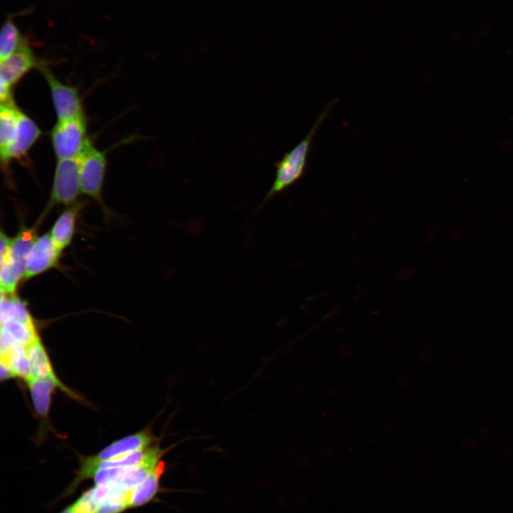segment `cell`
<instances>
[{
  "instance_id": "cell-1",
  "label": "cell",
  "mask_w": 513,
  "mask_h": 513,
  "mask_svg": "<svg viewBox=\"0 0 513 513\" xmlns=\"http://www.w3.org/2000/svg\"><path fill=\"white\" fill-rule=\"evenodd\" d=\"M337 99L335 98L326 105L304 138L290 151L284 153L274 164L276 167L274 180L262 200L260 207L267 203L276 195L292 186L304 176L312 142L319 128L328 117Z\"/></svg>"
},
{
  "instance_id": "cell-2",
  "label": "cell",
  "mask_w": 513,
  "mask_h": 513,
  "mask_svg": "<svg viewBox=\"0 0 513 513\" xmlns=\"http://www.w3.org/2000/svg\"><path fill=\"white\" fill-rule=\"evenodd\" d=\"M36 239V226L21 229L17 235L12 239L6 259L0 262L1 292L15 294L19 281L24 278L28 254Z\"/></svg>"
},
{
  "instance_id": "cell-3",
  "label": "cell",
  "mask_w": 513,
  "mask_h": 513,
  "mask_svg": "<svg viewBox=\"0 0 513 513\" xmlns=\"http://www.w3.org/2000/svg\"><path fill=\"white\" fill-rule=\"evenodd\" d=\"M85 115L57 120L52 128L51 139L58 160L78 158L89 139L86 135Z\"/></svg>"
},
{
  "instance_id": "cell-4",
  "label": "cell",
  "mask_w": 513,
  "mask_h": 513,
  "mask_svg": "<svg viewBox=\"0 0 513 513\" xmlns=\"http://www.w3.org/2000/svg\"><path fill=\"white\" fill-rule=\"evenodd\" d=\"M43 61L38 59L30 47L24 43L14 53L0 63V100L1 104L14 103L12 87L24 75Z\"/></svg>"
},
{
  "instance_id": "cell-5",
  "label": "cell",
  "mask_w": 513,
  "mask_h": 513,
  "mask_svg": "<svg viewBox=\"0 0 513 513\" xmlns=\"http://www.w3.org/2000/svg\"><path fill=\"white\" fill-rule=\"evenodd\" d=\"M80 187L82 193L102 204V188L106 167V155L89 140L78 157Z\"/></svg>"
},
{
  "instance_id": "cell-6",
  "label": "cell",
  "mask_w": 513,
  "mask_h": 513,
  "mask_svg": "<svg viewBox=\"0 0 513 513\" xmlns=\"http://www.w3.org/2000/svg\"><path fill=\"white\" fill-rule=\"evenodd\" d=\"M80 192L78 159L58 160L48 207L71 205L76 203Z\"/></svg>"
},
{
  "instance_id": "cell-7",
  "label": "cell",
  "mask_w": 513,
  "mask_h": 513,
  "mask_svg": "<svg viewBox=\"0 0 513 513\" xmlns=\"http://www.w3.org/2000/svg\"><path fill=\"white\" fill-rule=\"evenodd\" d=\"M38 68L50 89L57 120H63L84 115L77 88L64 84L56 78L44 62Z\"/></svg>"
},
{
  "instance_id": "cell-8",
  "label": "cell",
  "mask_w": 513,
  "mask_h": 513,
  "mask_svg": "<svg viewBox=\"0 0 513 513\" xmlns=\"http://www.w3.org/2000/svg\"><path fill=\"white\" fill-rule=\"evenodd\" d=\"M41 130L26 114L20 112L14 133L9 143L0 150L1 167L7 169L14 160L26 159L29 150L40 138Z\"/></svg>"
},
{
  "instance_id": "cell-9",
  "label": "cell",
  "mask_w": 513,
  "mask_h": 513,
  "mask_svg": "<svg viewBox=\"0 0 513 513\" xmlns=\"http://www.w3.org/2000/svg\"><path fill=\"white\" fill-rule=\"evenodd\" d=\"M61 254L51 234L45 233L37 237L28 254L23 279L28 280L56 267Z\"/></svg>"
},
{
  "instance_id": "cell-10",
  "label": "cell",
  "mask_w": 513,
  "mask_h": 513,
  "mask_svg": "<svg viewBox=\"0 0 513 513\" xmlns=\"http://www.w3.org/2000/svg\"><path fill=\"white\" fill-rule=\"evenodd\" d=\"M154 441V436L147 428L112 442L95 455L83 457L90 462L110 460L136 450L147 448Z\"/></svg>"
},
{
  "instance_id": "cell-11",
  "label": "cell",
  "mask_w": 513,
  "mask_h": 513,
  "mask_svg": "<svg viewBox=\"0 0 513 513\" xmlns=\"http://www.w3.org/2000/svg\"><path fill=\"white\" fill-rule=\"evenodd\" d=\"M33 375L40 379H51L58 383L62 390L70 396L76 394L66 387L56 375L46 351L41 343L39 336H36L26 346Z\"/></svg>"
},
{
  "instance_id": "cell-12",
  "label": "cell",
  "mask_w": 513,
  "mask_h": 513,
  "mask_svg": "<svg viewBox=\"0 0 513 513\" xmlns=\"http://www.w3.org/2000/svg\"><path fill=\"white\" fill-rule=\"evenodd\" d=\"M83 204L76 202L69 205L58 217L51 232V237L59 249L68 247L73 238L77 219Z\"/></svg>"
},
{
  "instance_id": "cell-13",
  "label": "cell",
  "mask_w": 513,
  "mask_h": 513,
  "mask_svg": "<svg viewBox=\"0 0 513 513\" xmlns=\"http://www.w3.org/2000/svg\"><path fill=\"white\" fill-rule=\"evenodd\" d=\"M35 324L12 320L1 324V354L16 345L27 346L38 336Z\"/></svg>"
},
{
  "instance_id": "cell-14",
  "label": "cell",
  "mask_w": 513,
  "mask_h": 513,
  "mask_svg": "<svg viewBox=\"0 0 513 513\" xmlns=\"http://www.w3.org/2000/svg\"><path fill=\"white\" fill-rule=\"evenodd\" d=\"M36 413L41 418L48 417L51 395L59 385L51 379H40L32 375L26 382Z\"/></svg>"
},
{
  "instance_id": "cell-15",
  "label": "cell",
  "mask_w": 513,
  "mask_h": 513,
  "mask_svg": "<svg viewBox=\"0 0 513 513\" xmlns=\"http://www.w3.org/2000/svg\"><path fill=\"white\" fill-rule=\"evenodd\" d=\"M165 470V463L160 460L155 470L138 487L129 492L128 507H137L150 502L157 494L160 480Z\"/></svg>"
},
{
  "instance_id": "cell-16",
  "label": "cell",
  "mask_w": 513,
  "mask_h": 513,
  "mask_svg": "<svg viewBox=\"0 0 513 513\" xmlns=\"http://www.w3.org/2000/svg\"><path fill=\"white\" fill-rule=\"evenodd\" d=\"M1 324L9 321L16 320L26 323H34L26 304L15 294H5L1 291L0 306Z\"/></svg>"
},
{
  "instance_id": "cell-17",
  "label": "cell",
  "mask_w": 513,
  "mask_h": 513,
  "mask_svg": "<svg viewBox=\"0 0 513 513\" xmlns=\"http://www.w3.org/2000/svg\"><path fill=\"white\" fill-rule=\"evenodd\" d=\"M26 41L16 27L13 17L9 16L5 20L0 36V60L6 59Z\"/></svg>"
},
{
  "instance_id": "cell-18",
  "label": "cell",
  "mask_w": 513,
  "mask_h": 513,
  "mask_svg": "<svg viewBox=\"0 0 513 513\" xmlns=\"http://www.w3.org/2000/svg\"><path fill=\"white\" fill-rule=\"evenodd\" d=\"M26 346L24 345L13 346L6 353L1 354V359L8 363L16 377H19L26 382L33 375V373Z\"/></svg>"
},
{
  "instance_id": "cell-19",
  "label": "cell",
  "mask_w": 513,
  "mask_h": 513,
  "mask_svg": "<svg viewBox=\"0 0 513 513\" xmlns=\"http://www.w3.org/2000/svg\"><path fill=\"white\" fill-rule=\"evenodd\" d=\"M21 110L15 103L0 106V150L11 140L16 128Z\"/></svg>"
},
{
  "instance_id": "cell-20",
  "label": "cell",
  "mask_w": 513,
  "mask_h": 513,
  "mask_svg": "<svg viewBox=\"0 0 513 513\" xmlns=\"http://www.w3.org/2000/svg\"><path fill=\"white\" fill-rule=\"evenodd\" d=\"M73 513H96L98 505L91 499L88 491L85 492L71 506Z\"/></svg>"
},
{
  "instance_id": "cell-21",
  "label": "cell",
  "mask_w": 513,
  "mask_h": 513,
  "mask_svg": "<svg viewBox=\"0 0 513 513\" xmlns=\"http://www.w3.org/2000/svg\"><path fill=\"white\" fill-rule=\"evenodd\" d=\"M11 242L12 239L1 231L0 238V262L4 261L6 259L11 248Z\"/></svg>"
},
{
  "instance_id": "cell-22",
  "label": "cell",
  "mask_w": 513,
  "mask_h": 513,
  "mask_svg": "<svg viewBox=\"0 0 513 513\" xmlns=\"http://www.w3.org/2000/svg\"><path fill=\"white\" fill-rule=\"evenodd\" d=\"M1 380H7L14 377H16L8 363L3 359H1Z\"/></svg>"
},
{
  "instance_id": "cell-23",
  "label": "cell",
  "mask_w": 513,
  "mask_h": 513,
  "mask_svg": "<svg viewBox=\"0 0 513 513\" xmlns=\"http://www.w3.org/2000/svg\"><path fill=\"white\" fill-rule=\"evenodd\" d=\"M61 513H73V511L70 506V507H68L66 509H65L63 511H62Z\"/></svg>"
}]
</instances>
